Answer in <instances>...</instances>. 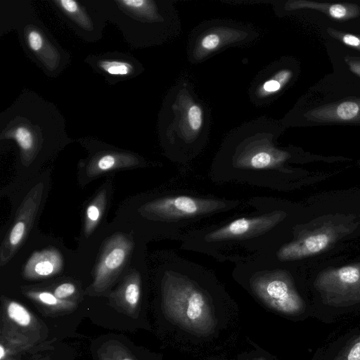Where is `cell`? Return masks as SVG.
Returning <instances> with one entry per match:
<instances>
[{"label":"cell","mask_w":360,"mask_h":360,"mask_svg":"<svg viewBox=\"0 0 360 360\" xmlns=\"http://www.w3.org/2000/svg\"><path fill=\"white\" fill-rule=\"evenodd\" d=\"M314 286L323 303L347 307L360 303V263L326 269L316 276Z\"/></svg>","instance_id":"8fae6325"},{"label":"cell","mask_w":360,"mask_h":360,"mask_svg":"<svg viewBox=\"0 0 360 360\" xmlns=\"http://www.w3.org/2000/svg\"><path fill=\"white\" fill-rule=\"evenodd\" d=\"M8 316L20 326H28L31 321L29 312L24 307L15 302H11L7 308Z\"/></svg>","instance_id":"cb8c5ba5"},{"label":"cell","mask_w":360,"mask_h":360,"mask_svg":"<svg viewBox=\"0 0 360 360\" xmlns=\"http://www.w3.org/2000/svg\"><path fill=\"white\" fill-rule=\"evenodd\" d=\"M107 191L101 190L86 208L84 220V233L87 238L94 231L105 212Z\"/></svg>","instance_id":"44dd1931"},{"label":"cell","mask_w":360,"mask_h":360,"mask_svg":"<svg viewBox=\"0 0 360 360\" xmlns=\"http://www.w3.org/2000/svg\"><path fill=\"white\" fill-rule=\"evenodd\" d=\"M84 63L110 85L134 79L143 72V64L134 56L120 51L88 55Z\"/></svg>","instance_id":"e0dca14e"},{"label":"cell","mask_w":360,"mask_h":360,"mask_svg":"<svg viewBox=\"0 0 360 360\" xmlns=\"http://www.w3.org/2000/svg\"><path fill=\"white\" fill-rule=\"evenodd\" d=\"M294 75L285 58L269 64L252 82L248 89L250 101L257 107L270 104L290 84Z\"/></svg>","instance_id":"2e32d148"},{"label":"cell","mask_w":360,"mask_h":360,"mask_svg":"<svg viewBox=\"0 0 360 360\" xmlns=\"http://www.w3.org/2000/svg\"><path fill=\"white\" fill-rule=\"evenodd\" d=\"M43 192L44 184L38 183L25 196L1 245V266L13 257L27 238L39 212Z\"/></svg>","instance_id":"5bb4252c"},{"label":"cell","mask_w":360,"mask_h":360,"mask_svg":"<svg viewBox=\"0 0 360 360\" xmlns=\"http://www.w3.org/2000/svg\"><path fill=\"white\" fill-rule=\"evenodd\" d=\"M76 290L75 285L70 282H65L58 285L53 291V295L59 300L72 295Z\"/></svg>","instance_id":"d4e9b609"},{"label":"cell","mask_w":360,"mask_h":360,"mask_svg":"<svg viewBox=\"0 0 360 360\" xmlns=\"http://www.w3.org/2000/svg\"><path fill=\"white\" fill-rule=\"evenodd\" d=\"M13 30L27 57L49 78L69 65L70 53L40 20L31 0L0 1V37Z\"/></svg>","instance_id":"52a82bcc"},{"label":"cell","mask_w":360,"mask_h":360,"mask_svg":"<svg viewBox=\"0 0 360 360\" xmlns=\"http://www.w3.org/2000/svg\"><path fill=\"white\" fill-rule=\"evenodd\" d=\"M344 61L349 70L360 77V56H346Z\"/></svg>","instance_id":"484cf974"},{"label":"cell","mask_w":360,"mask_h":360,"mask_svg":"<svg viewBox=\"0 0 360 360\" xmlns=\"http://www.w3.org/2000/svg\"><path fill=\"white\" fill-rule=\"evenodd\" d=\"M333 360H360V333L348 341Z\"/></svg>","instance_id":"7402d4cb"},{"label":"cell","mask_w":360,"mask_h":360,"mask_svg":"<svg viewBox=\"0 0 360 360\" xmlns=\"http://www.w3.org/2000/svg\"><path fill=\"white\" fill-rule=\"evenodd\" d=\"M210 131V112L192 84L180 79L166 94L158 118V133L165 155L185 165L205 148Z\"/></svg>","instance_id":"277c9868"},{"label":"cell","mask_w":360,"mask_h":360,"mask_svg":"<svg viewBox=\"0 0 360 360\" xmlns=\"http://www.w3.org/2000/svg\"><path fill=\"white\" fill-rule=\"evenodd\" d=\"M284 126L266 116L246 122L230 131L222 140L210 166L217 183H238L269 189L289 184L294 170V153L277 140Z\"/></svg>","instance_id":"6da1fadb"},{"label":"cell","mask_w":360,"mask_h":360,"mask_svg":"<svg viewBox=\"0 0 360 360\" xmlns=\"http://www.w3.org/2000/svg\"><path fill=\"white\" fill-rule=\"evenodd\" d=\"M4 354H5V352H4V347L2 345L0 346V359H2L3 357L4 356Z\"/></svg>","instance_id":"83f0119b"},{"label":"cell","mask_w":360,"mask_h":360,"mask_svg":"<svg viewBox=\"0 0 360 360\" xmlns=\"http://www.w3.org/2000/svg\"><path fill=\"white\" fill-rule=\"evenodd\" d=\"M261 3L271 4L274 11L278 14L281 12L311 9L338 20H348L360 15V7L353 3H321L310 0H288L282 3L277 1L262 0Z\"/></svg>","instance_id":"d6986e66"},{"label":"cell","mask_w":360,"mask_h":360,"mask_svg":"<svg viewBox=\"0 0 360 360\" xmlns=\"http://www.w3.org/2000/svg\"><path fill=\"white\" fill-rule=\"evenodd\" d=\"M63 268V255L56 248L49 247L34 252L25 262L22 274L27 278H46L58 274Z\"/></svg>","instance_id":"ffe728a7"},{"label":"cell","mask_w":360,"mask_h":360,"mask_svg":"<svg viewBox=\"0 0 360 360\" xmlns=\"http://www.w3.org/2000/svg\"><path fill=\"white\" fill-rule=\"evenodd\" d=\"M244 203L240 199L176 188L153 195L138 211L153 235L180 241L202 222L231 212Z\"/></svg>","instance_id":"5b68a950"},{"label":"cell","mask_w":360,"mask_h":360,"mask_svg":"<svg viewBox=\"0 0 360 360\" xmlns=\"http://www.w3.org/2000/svg\"><path fill=\"white\" fill-rule=\"evenodd\" d=\"M78 142L89 152V157L82 160L81 165L84 174L90 179L119 169L148 165L140 155L110 146L92 137L80 138Z\"/></svg>","instance_id":"7c38bea8"},{"label":"cell","mask_w":360,"mask_h":360,"mask_svg":"<svg viewBox=\"0 0 360 360\" xmlns=\"http://www.w3.org/2000/svg\"><path fill=\"white\" fill-rule=\"evenodd\" d=\"M36 297L41 302L47 305L58 304L60 300L53 294L45 291L36 293Z\"/></svg>","instance_id":"4316f807"},{"label":"cell","mask_w":360,"mask_h":360,"mask_svg":"<svg viewBox=\"0 0 360 360\" xmlns=\"http://www.w3.org/2000/svg\"><path fill=\"white\" fill-rule=\"evenodd\" d=\"M252 25L231 20L204 21L190 33L187 57L191 63H201L217 53L233 46L248 45L259 37Z\"/></svg>","instance_id":"9c48e42d"},{"label":"cell","mask_w":360,"mask_h":360,"mask_svg":"<svg viewBox=\"0 0 360 360\" xmlns=\"http://www.w3.org/2000/svg\"><path fill=\"white\" fill-rule=\"evenodd\" d=\"M58 16L82 40H101L106 24L88 0H46Z\"/></svg>","instance_id":"4fadbf2b"},{"label":"cell","mask_w":360,"mask_h":360,"mask_svg":"<svg viewBox=\"0 0 360 360\" xmlns=\"http://www.w3.org/2000/svg\"><path fill=\"white\" fill-rule=\"evenodd\" d=\"M247 203L252 212L194 228L183 236L180 248L236 264L289 240L287 205L269 196H254Z\"/></svg>","instance_id":"7a4b0ae2"},{"label":"cell","mask_w":360,"mask_h":360,"mask_svg":"<svg viewBox=\"0 0 360 360\" xmlns=\"http://www.w3.org/2000/svg\"><path fill=\"white\" fill-rule=\"evenodd\" d=\"M115 24L132 48L162 45L179 35L181 22L173 0H88Z\"/></svg>","instance_id":"8992f818"},{"label":"cell","mask_w":360,"mask_h":360,"mask_svg":"<svg viewBox=\"0 0 360 360\" xmlns=\"http://www.w3.org/2000/svg\"><path fill=\"white\" fill-rule=\"evenodd\" d=\"M232 276L254 296L283 313L300 315L305 311V302L288 267L255 255L234 264Z\"/></svg>","instance_id":"ba28073f"},{"label":"cell","mask_w":360,"mask_h":360,"mask_svg":"<svg viewBox=\"0 0 360 360\" xmlns=\"http://www.w3.org/2000/svg\"><path fill=\"white\" fill-rule=\"evenodd\" d=\"M343 232L342 226H323L305 231L296 226L289 240L257 255L277 264L288 266L325 250Z\"/></svg>","instance_id":"30bf717a"},{"label":"cell","mask_w":360,"mask_h":360,"mask_svg":"<svg viewBox=\"0 0 360 360\" xmlns=\"http://www.w3.org/2000/svg\"><path fill=\"white\" fill-rule=\"evenodd\" d=\"M15 143L19 160L29 167L73 141L58 107L34 91L23 89L0 113V142Z\"/></svg>","instance_id":"3957f363"},{"label":"cell","mask_w":360,"mask_h":360,"mask_svg":"<svg viewBox=\"0 0 360 360\" xmlns=\"http://www.w3.org/2000/svg\"><path fill=\"white\" fill-rule=\"evenodd\" d=\"M302 116L311 124H360V98L326 103L307 110Z\"/></svg>","instance_id":"ac0fdd59"},{"label":"cell","mask_w":360,"mask_h":360,"mask_svg":"<svg viewBox=\"0 0 360 360\" xmlns=\"http://www.w3.org/2000/svg\"><path fill=\"white\" fill-rule=\"evenodd\" d=\"M134 247L133 238L129 235L116 233L103 244L94 267V285L103 288L124 270Z\"/></svg>","instance_id":"9a60e30c"},{"label":"cell","mask_w":360,"mask_h":360,"mask_svg":"<svg viewBox=\"0 0 360 360\" xmlns=\"http://www.w3.org/2000/svg\"><path fill=\"white\" fill-rule=\"evenodd\" d=\"M122 360H131V359H122Z\"/></svg>","instance_id":"f1b7e54d"},{"label":"cell","mask_w":360,"mask_h":360,"mask_svg":"<svg viewBox=\"0 0 360 360\" xmlns=\"http://www.w3.org/2000/svg\"><path fill=\"white\" fill-rule=\"evenodd\" d=\"M326 32L335 39L360 51V35L340 31L333 27H328Z\"/></svg>","instance_id":"603a6c76"}]
</instances>
